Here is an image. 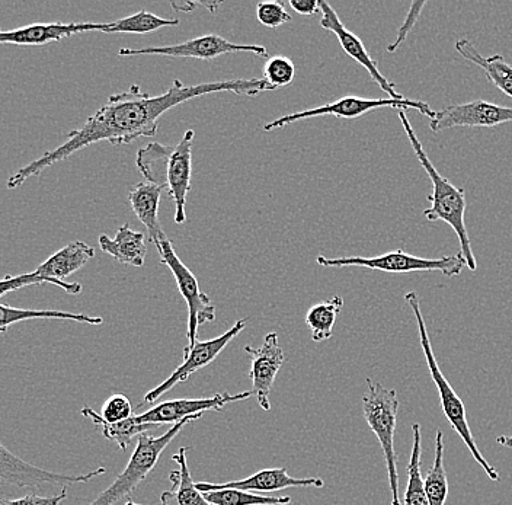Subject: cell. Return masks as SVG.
<instances>
[{
    "mask_svg": "<svg viewBox=\"0 0 512 505\" xmlns=\"http://www.w3.org/2000/svg\"><path fill=\"white\" fill-rule=\"evenodd\" d=\"M427 2H414L411 5V11L408 12V17H406L405 22H403L402 27L399 28L398 35H396V40L393 41L392 44H389L387 47V51L389 53H393L399 49L400 44L406 40L408 34L411 33L412 28L415 27L416 22H418L419 17H421L422 9L425 8Z\"/></svg>",
    "mask_w": 512,
    "mask_h": 505,
    "instance_id": "8d00e7d4",
    "label": "cell"
},
{
    "mask_svg": "<svg viewBox=\"0 0 512 505\" xmlns=\"http://www.w3.org/2000/svg\"><path fill=\"white\" fill-rule=\"evenodd\" d=\"M256 18L264 27L277 28L291 21L290 14H287L284 3L261 2L256 5Z\"/></svg>",
    "mask_w": 512,
    "mask_h": 505,
    "instance_id": "836d02e7",
    "label": "cell"
},
{
    "mask_svg": "<svg viewBox=\"0 0 512 505\" xmlns=\"http://www.w3.org/2000/svg\"><path fill=\"white\" fill-rule=\"evenodd\" d=\"M107 24H96V22H47V24H31L15 30H0V44H15V46H46L56 43L63 38L72 37L89 31H104Z\"/></svg>",
    "mask_w": 512,
    "mask_h": 505,
    "instance_id": "ac0fdd59",
    "label": "cell"
},
{
    "mask_svg": "<svg viewBox=\"0 0 512 505\" xmlns=\"http://www.w3.org/2000/svg\"><path fill=\"white\" fill-rule=\"evenodd\" d=\"M80 414H82L83 417L89 418V420L101 430L102 436H104L105 439L117 443L118 447L124 450V452H126L134 437L142 436V434H146V431L155 430V428L160 427V425L156 424H139L134 417H131L130 420L123 421V423L108 424L105 423L101 415L91 407H83Z\"/></svg>",
    "mask_w": 512,
    "mask_h": 505,
    "instance_id": "d4e9b609",
    "label": "cell"
},
{
    "mask_svg": "<svg viewBox=\"0 0 512 505\" xmlns=\"http://www.w3.org/2000/svg\"><path fill=\"white\" fill-rule=\"evenodd\" d=\"M208 503L213 505H288L290 497H267L254 492L240 489H219V491L203 492Z\"/></svg>",
    "mask_w": 512,
    "mask_h": 505,
    "instance_id": "4dcf8cb0",
    "label": "cell"
},
{
    "mask_svg": "<svg viewBox=\"0 0 512 505\" xmlns=\"http://www.w3.org/2000/svg\"><path fill=\"white\" fill-rule=\"evenodd\" d=\"M179 19H166L152 14V12L139 11L130 17L108 22L105 25V34H149L160 28L178 27Z\"/></svg>",
    "mask_w": 512,
    "mask_h": 505,
    "instance_id": "f1b7e54d",
    "label": "cell"
},
{
    "mask_svg": "<svg viewBox=\"0 0 512 505\" xmlns=\"http://www.w3.org/2000/svg\"><path fill=\"white\" fill-rule=\"evenodd\" d=\"M104 473H107L105 468H98L83 475L46 471L25 462L0 441V481L5 484L15 485L18 488H38L43 485H60L63 488L67 485L86 484Z\"/></svg>",
    "mask_w": 512,
    "mask_h": 505,
    "instance_id": "30bf717a",
    "label": "cell"
},
{
    "mask_svg": "<svg viewBox=\"0 0 512 505\" xmlns=\"http://www.w3.org/2000/svg\"><path fill=\"white\" fill-rule=\"evenodd\" d=\"M195 131H185L178 145L174 146L171 158L166 168L165 188L169 197L175 203V223L184 225L187 220L185 207H187L188 194L191 191L192 180V145H194Z\"/></svg>",
    "mask_w": 512,
    "mask_h": 505,
    "instance_id": "2e32d148",
    "label": "cell"
},
{
    "mask_svg": "<svg viewBox=\"0 0 512 505\" xmlns=\"http://www.w3.org/2000/svg\"><path fill=\"white\" fill-rule=\"evenodd\" d=\"M102 420L108 424L123 423V421L130 420L133 415V405H131L130 399L127 396L112 395L105 401L104 407H102L101 414Z\"/></svg>",
    "mask_w": 512,
    "mask_h": 505,
    "instance_id": "d6a6232c",
    "label": "cell"
},
{
    "mask_svg": "<svg viewBox=\"0 0 512 505\" xmlns=\"http://www.w3.org/2000/svg\"><path fill=\"white\" fill-rule=\"evenodd\" d=\"M158 249L160 262L174 274L179 293L184 297L188 306V345L191 350L197 343L198 328L204 324L216 321V308L206 293L201 292L197 277L191 273L190 268L179 260L176 255L172 241L168 238L153 244Z\"/></svg>",
    "mask_w": 512,
    "mask_h": 505,
    "instance_id": "ba28073f",
    "label": "cell"
},
{
    "mask_svg": "<svg viewBox=\"0 0 512 505\" xmlns=\"http://www.w3.org/2000/svg\"><path fill=\"white\" fill-rule=\"evenodd\" d=\"M398 409L399 399L395 389L384 388L380 383L367 379V392L363 396L364 420L382 446L392 505H402L399 494L398 456L395 452Z\"/></svg>",
    "mask_w": 512,
    "mask_h": 505,
    "instance_id": "277c9868",
    "label": "cell"
},
{
    "mask_svg": "<svg viewBox=\"0 0 512 505\" xmlns=\"http://www.w3.org/2000/svg\"><path fill=\"white\" fill-rule=\"evenodd\" d=\"M165 188L152 182H140L134 185L128 193L131 210L136 214L137 219L142 222L149 233L152 244L166 238L162 226L159 223L160 196Z\"/></svg>",
    "mask_w": 512,
    "mask_h": 505,
    "instance_id": "ffe728a7",
    "label": "cell"
},
{
    "mask_svg": "<svg viewBox=\"0 0 512 505\" xmlns=\"http://www.w3.org/2000/svg\"><path fill=\"white\" fill-rule=\"evenodd\" d=\"M288 5L293 8L294 12L304 15V17H310V15H315L316 12L320 11L319 0H290Z\"/></svg>",
    "mask_w": 512,
    "mask_h": 505,
    "instance_id": "74e56055",
    "label": "cell"
},
{
    "mask_svg": "<svg viewBox=\"0 0 512 505\" xmlns=\"http://www.w3.org/2000/svg\"><path fill=\"white\" fill-rule=\"evenodd\" d=\"M456 51L467 62L479 66L485 72L488 81L495 85L499 91L512 98V66L505 62L501 54L483 57L476 49L475 44L467 38H460L456 43Z\"/></svg>",
    "mask_w": 512,
    "mask_h": 505,
    "instance_id": "603a6c76",
    "label": "cell"
},
{
    "mask_svg": "<svg viewBox=\"0 0 512 505\" xmlns=\"http://www.w3.org/2000/svg\"><path fill=\"white\" fill-rule=\"evenodd\" d=\"M252 53L259 57H268V50L259 44H238L226 40L217 34L201 35L191 38L185 43L174 46L143 47V49H123L118 54L123 57L130 56H165L175 59L214 60L224 54Z\"/></svg>",
    "mask_w": 512,
    "mask_h": 505,
    "instance_id": "9c48e42d",
    "label": "cell"
},
{
    "mask_svg": "<svg viewBox=\"0 0 512 505\" xmlns=\"http://www.w3.org/2000/svg\"><path fill=\"white\" fill-rule=\"evenodd\" d=\"M203 415L197 417L185 418L181 423L172 425L162 436L153 437L142 434L137 440L136 449L128 460L126 469L115 478L110 487L102 491L98 497L88 505H115L128 497L131 492L136 491L137 487L150 475L155 469L156 463L165 452L166 447L174 441L175 437L181 433L185 425L192 421L200 420Z\"/></svg>",
    "mask_w": 512,
    "mask_h": 505,
    "instance_id": "5b68a950",
    "label": "cell"
},
{
    "mask_svg": "<svg viewBox=\"0 0 512 505\" xmlns=\"http://www.w3.org/2000/svg\"><path fill=\"white\" fill-rule=\"evenodd\" d=\"M398 115L403 129H405L406 136H408L409 142H411L412 149H414L416 158H418L419 163H421L422 168L425 169L432 182V194L428 197V200L431 201V207L425 210V219L430 220V222L441 220V222H446L454 230L457 238H459L460 249H462L460 254L466 260L467 268L470 271H476L478 262H476L475 254H473L466 222H464V214H466L467 207L466 193H464L462 188L451 184L435 168L434 163L431 162L427 152L422 147V143L419 142L415 130L412 129L406 111L399 110Z\"/></svg>",
    "mask_w": 512,
    "mask_h": 505,
    "instance_id": "7a4b0ae2",
    "label": "cell"
},
{
    "mask_svg": "<svg viewBox=\"0 0 512 505\" xmlns=\"http://www.w3.org/2000/svg\"><path fill=\"white\" fill-rule=\"evenodd\" d=\"M124 505H143V504H137V503H134V501H128V503L124 504Z\"/></svg>",
    "mask_w": 512,
    "mask_h": 505,
    "instance_id": "60d3db41",
    "label": "cell"
},
{
    "mask_svg": "<svg viewBox=\"0 0 512 505\" xmlns=\"http://www.w3.org/2000/svg\"><path fill=\"white\" fill-rule=\"evenodd\" d=\"M496 443L501 444V446L507 447V449H512V436H501L496 439Z\"/></svg>",
    "mask_w": 512,
    "mask_h": 505,
    "instance_id": "ab89813d",
    "label": "cell"
},
{
    "mask_svg": "<svg viewBox=\"0 0 512 505\" xmlns=\"http://www.w3.org/2000/svg\"><path fill=\"white\" fill-rule=\"evenodd\" d=\"M187 452L188 447H181L172 457L174 462L178 463L179 469L169 475L172 489L160 495V503L162 505H213L208 503L203 492L194 484L188 468Z\"/></svg>",
    "mask_w": 512,
    "mask_h": 505,
    "instance_id": "7402d4cb",
    "label": "cell"
},
{
    "mask_svg": "<svg viewBox=\"0 0 512 505\" xmlns=\"http://www.w3.org/2000/svg\"><path fill=\"white\" fill-rule=\"evenodd\" d=\"M172 150L174 146L162 145L158 142L147 143L146 146L140 147L137 152L136 166L147 182L165 188L166 168H168Z\"/></svg>",
    "mask_w": 512,
    "mask_h": 505,
    "instance_id": "484cf974",
    "label": "cell"
},
{
    "mask_svg": "<svg viewBox=\"0 0 512 505\" xmlns=\"http://www.w3.org/2000/svg\"><path fill=\"white\" fill-rule=\"evenodd\" d=\"M272 91L265 79H232V81L208 82L201 85L184 86L179 79L169 86L165 94L158 97L146 94L139 85L130 86L126 92L111 95L107 104L102 105L88 118L80 129L67 134V140L57 149L44 153L24 168L15 172L8 181L9 190L21 187L28 178L38 177L44 169L70 158L80 149L99 142L111 145H128L134 140L150 139L158 134V121L166 111L217 92H232L246 97H258Z\"/></svg>",
    "mask_w": 512,
    "mask_h": 505,
    "instance_id": "6da1fadb",
    "label": "cell"
},
{
    "mask_svg": "<svg viewBox=\"0 0 512 505\" xmlns=\"http://www.w3.org/2000/svg\"><path fill=\"white\" fill-rule=\"evenodd\" d=\"M197 488L201 492L219 491V489H240L248 492H275L287 488H323L325 482L320 478H294L287 473L286 468L262 469L248 478L240 481L224 482V484H210L198 482Z\"/></svg>",
    "mask_w": 512,
    "mask_h": 505,
    "instance_id": "d6986e66",
    "label": "cell"
},
{
    "mask_svg": "<svg viewBox=\"0 0 512 505\" xmlns=\"http://www.w3.org/2000/svg\"><path fill=\"white\" fill-rule=\"evenodd\" d=\"M296 76V66L293 60L286 56H275L268 59L264 66V79L272 91L291 85Z\"/></svg>",
    "mask_w": 512,
    "mask_h": 505,
    "instance_id": "1f68e13d",
    "label": "cell"
},
{
    "mask_svg": "<svg viewBox=\"0 0 512 505\" xmlns=\"http://www.w3.org/2000/svg\"><path fill=\"white\" fill-rule=\"evenodd\" d=\"M405 300L409 308L414 312L416 325H418L419 343H421L422 350H424L425 360H427L428 369H430V375L432 380H434L435 386H437L438 395H440L441 409H443L448 423H450L453 430L459 434L460 439L463 440V443L466 444L467 449H469L470 455L478 462V465L485 471L488 478L491 479V481L498 482V471H496L494 466L489 465L488 460L483 457L478 449V443H476L472 430H470V425L467 423L466 407H464L462 399H460L459 395L451 388L450 382H448L447 377L441 372L437 359H435L427 325H425L424 316H422L418 294L415 292L406 293Z\"/></svg>",
    "mask_w": 512,
    "mask_h": 505,
    "instance_id": "3957f363",
    "label": "cell"
},
{
    "mask_svg": "<svg viewBox=\"0 0 512 505\" xmlns=\"http://www.w3.org/2000/svg\"><path fill=\"white\" fill-rule=\"evenodd\" d=\"M505 123H512V108L475 99L464 104L448 105L443 110L435 111L430 127L434 133H440L457 127L492 129Z\"/></svg>",
    "mask_w": 512,
    "mask_h": 505,
    "instance_id": "7c38bea8",
    "label": "cell"
},
{
    "mask_svg": "<svg viewBox=\"0 0 512 505\" xmlns=\"http://www.w3.org/2000/svg\"><path fill=\"white\" fill-rule=\"evenodd\" d=\"M412 453L408 466V485H406L405 494H403V504L405 505H430L428 503L427 492H425L424 478H422V439L421 425H412Z\"/></svg>",
    "mask_w": 512,
    "mask_h": 505,
    "instance_id": "83f0119b",
    "label": "cell"
},
{
    "mask_svg": "<svg viewBox=\"0 0 512 505\" xmlns=\"http://www.w3.org/2000/svg\"><path fill=\"white\" fill-rule=\"evenodd\" d=\"M95 257V249L85 242L75 241L48 257L40 267L35 270L38 276L46 278L48 283L60 287L69 294L82 293L83 287L79 283H67L66 278L78 273L89 260Z\"/></svg>",
    "mask_w": 512,
    "mask_h": 505,
    "instance_id": "e0dca14e",
    "label": "cell"
},
{
    "mask_svg": "<svg viewBox=\"0 0 512 505\" xmlns=\"http://www.w3.org/2000/svg\"><path fill=\"white\" fill-rule=\"evenodd\" d=\"M30 319H60L75 321L80 324L98 326L104 324L101 316L85 315V313L63 312V310L19 309L8 305H0V334H5L14 324Z\"/></svg>",
    "mask_w": 512,
    "mask_h": 505,
    "instance_id": "cb8c5ba5",
    "label": "cell"
},
{
    "mask_svg": "<svg viewBox=\"0 0 512 505\" xmlns=\"http://www.w3.org/2000/svg\"><path fill=\"white\" fill-rule=\"evenodd\" d=\"M342 308H344V299L341 296H334L309 309L306 315V325L312 332L315 343L328 341L334 335L336 318Z\"/></svg>",
    "mask_w": 512,
    "mask_h": 505,
    "instance_id": "4316f807",
    "label": "cell"
},
{
    "mask_svg": "<svg viewBox=\"0 0 512 505\" xmlns=\"http://www.w3.org/2000/svg\"><path fill=\"white\" fill-rule=\"evenodd\" d=\"M246 354L251 357L252 392L256 396L259 407L264 411L271 409V391L275 377L286 361V354L281 348L277 332H270L259 348L246 345Z\"/></svg>",
    "mask_w": 512,
    "mask_h": 505,
    "instance_id": "5bb4252c",
    "label": "cell"
},
{
    "mask_svg": "<svg viewBox=\"0 0 512 505\" xmlns=\"http://www.w3.org/2000/svg\"><path fill=\"white\" fill-rule=\"evenodd\" d=\"M67 498V487L62 488V492L51 497H41V495H25L21 498L0 497V505H60Z\"/></svg>",
    "mask_w": 512,
    "mask_h": 505,
    "instance_id": "d590c367",
    "label": "cell"
},
{
    "mask_svg": "<svg viewBox=\"0 0 512 505\" xmlns=\"http://www.w3.org/2000/svg\"><path fill=\"white\" fill-rule=\"evenodd\" d=\"M316 262L325 268L360 267L368 270L383 271L390 274L409 273H438L446 277H459L464 268H467L466 260L462 254L448 255V257L428 260V258L416 257L406 254L402 249L387 252L379 257H344L328 258L319 255Z\"/></svg>",
    "mask_w": 512,
    "mask_h": 505,
    "instance_id": "8992f818",
    "label": "cell"
},
{
    "mask_svg": "<svg viewBox=\"0 0 512 505\" xmlns=\"http://www.w3.org/2000/svg\"><path fill=\"white\" fill-rule=\"evenodd\" d=\"M379 108H393V110H415L425 117H434L435 111L431 105L424 101H414V99H373L361 97H344L331 104L320 105V107L310 108V110L300 111L284 117L277 118L271 123L265 124L264 131H272L275 129H284L288 124L297 123V121L309 120V118L323 117V115H332L336 118H354L363 117L371 111L379 110Z\"/></svg>",
    "mask_w": 512,
    "mask_h": 505,
    "instance_id": "52a82bcc",
    "label": "cell"
},
{
    "mask_svg": "<svg viewBox=\"0 0 512 505\" xmlns=\"http://www.w3.org/2000/svg\"><path fill=\"white\" fill-rule=\"evenodd\" d=\"M246 324H248V319H240V321L236 322L232 328L227 329L220 337L208 341H197L191 350L185 348L184 360H182L181 366H179L165 382L160 383L155 389L147 392L146 396H144L143 404H152V402L158 401L160 396L171 391L174 386L182 382H187L191 375L197 373L198 370L204 369L208 364L213 363L224 348H226L229 343H232L240 332L246 328Z\"/></svg>",
    "mask_w": 512,
    "mask_h": 505,
    "instance_id": "8fae6325",
    "label": "cell"
},
{
    "mask_svg": "<svg viewBox=\"0 0 512 505\" xmlns=\"http://www.w3.org/2000/svg\"><path fill=\"white\" fill-rule=\"evenodd\" d=\"M425 492L430 505H446L448 497V479L444 466V434L437 430L435 436L434 465L424 478Z\"/></svg>",
    "mask_w": 512,
    "mask_h": 505,
    "instance_id": "f546056e",
    "label": "cell"
},
{
    "mask_svg": "<svg viewBox=\"0 0 512 505\" xmlns=\"http://www.w3.org/2000/svg\"><path fill=\"white\" fill-rule=\"evenodd\" d=\"M254 396V392L246 391L240 393H216L210 398L200 399H174L165 401L156 407L147 409L140 415H134L139 424H178L185 418L204 415L208 411H223L224 407L235 402L246 401Z\"/></svg>",
    "mask_w": 512,
    "mask_h": 505,
    "instance_id": "4fadbf2b",
    "label": "cell"
},
{
    "mask_svg": "<svg viewBox=\"0 0 512 505\" xmlns=\"http://www.w3.org/2000/svg\"><path fill=\"white\" fill-rule=\"evenodd\" d=\"M320 11H322V19H320V27L325 30L331 31L338 38L339 44H341L342 50L354 59L358 65L364 67L367 70L368 75L371 76L373 82H376L380 86L382 91L390 95L392 99H403V95L398 94L396 91L395 83L390 82L389 79L384 78L382 72H380L379 66L374 62L373 57L368 54L366 46L363 41L357 37L354 33H351L344 22L336 14L335 9L329 5L328 2H320Z\"/></svg>",
    "mask_w": 512,
    "mask_h": 505,
    "instance_id": "9a60e30c",
    "label": "cell"
},
{
    "mask_svg": "<svg viewBox=\"0 0 512 505\" xmlns=\"http://www.w3.org/2000/svg\"><path fill=\"white\" fill-rule=\"evenodd\" d=\"M99 246L102 252L111 255L121 264L142 268L146 261V235L136 232L128 225L121 226L115 233L114 239L108 235L99 236Z\"/></svg>",
    "mask_w": 512,
    "mask_h": 505,
    "instance_id": "44dd1931",
    "label": "cell"
},
{
    "mask_svg": "<svg viewBox=\"0 0 512 505\" xmlns=\"http://www.w3.org/2000/svg\"><path fill=\"white\" fill-rule=\"evenodd\" d=\"M48 283L46 278L38 276L37 273L21 274V276H5L0 280V297L5 294L22 289V287L35 286V284Z\"/></svg>",
    "mask_w": 512,
    "mask_h": 505,
    "instance_id": "e575fe53",
    "label": "cell"
},
{
    "mask_svg": "<svg viewBox=\"0 0 512 505\" xmlns=\"http://www.w3.org/2000/svg\"><path fill=\"white\" fill-rule=\"evenodd\" d=\"M198 3H190V2H184V3H176L172 2V8L176 9V11H182V12H191L192 9L197 6Z\"/></svg>",
    "mask_w": 512,
    "mask_h": 505,
    "instance_id": "f35d334b",
    "label": "cell"
}]
</instances>
